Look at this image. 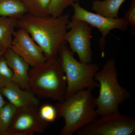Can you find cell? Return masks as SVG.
Masks as SVG:
<instances>
[{
	"label": "cell",
	"mask_w": 135,
	"mask_h": 135,
	"mask_svg": "<svg viewBox=\"0 0 135 135\" xmlns=\"http://www.w3.org/2000/svg\"><path fill=\"white\" fill-rule=\"evenodd\" d=\"M69 15L37 16L26 14L18 18L17 27L26 31L42 49L46 60L57 57L67 32Z\"/></svg>",
	"instance_id": "cell-1"
},
{
	"label": "cell",
	"mask_w": 135,
	"mask_h": 135,
	"mask_svg": "<svg viewBox=\"0 0 135 135\" xmlns=\"http://www.w3.org/2000/svg\"><path fill=\"white\" fill-rule=\"evenodd\" d=\"M92 89L82 90L55 105L57 118L64 120L61 135H72L99 118Z\"/></svg>",
	"instance_id": "cell-2"
},
{
	"label": "cell",
	"mask_w": 135,
	"mask_h": 135,
	"mask_svg": "<svg viewBox=\"0 0 135 135\" xmlns=\"http://www.w3.org/2000/svg\"><path fill=\"white\" fill-rule=\"evenodd\" d=\"M28 73L29 91L36 97L60 102L65 98L66 78L58 58L31 67Z\"/></svg>",
	"instance_id": "cell-3"
},
{
	"label": "cell",
	"mask_w": 135,
	"mask_h": 135,
	"mask_svg": "<svg viewBox=\"0 0 135 135\" xmlns=\"http://www.w3.org/2000/svg\"><path fill=\"white\" fill-rule=\"evenodd\" d=\"M95 80L99 87V95L95 98L98 116L119 112V105L129 98L131 94L119 83L114 59L107 61L97 73Z\"/></svg>",
	"instance_id": "cell-4"
},
{
	"label": "cell",
	"mask_w": 135,
	"mask_h": 135,
	"mask_svg": "<svg viewBox=\"0 0 135 135\" xmlns=\"http://www.w3.org/2000/svg\"><path fill=\"white\" fill-rule=\"evenodd\" d=\"M58 55L66 78L65 98L82 90L93 89L99 87V84L95 80L96 74L99 70L97 64L78 61L74 53L64 44L60 47Z\"/></svg>",
	"instance_id": "cell-5"
},
{
	"label": "cell",
	"mask_w": 135,
	"mask_h": 135,
	"mask_svg": "<svg viewBox=\"0 0 135 135\" xmlns=\"http://www.w3.org/2000/svg\"><path fill=\"white\" fill-rule=\"evenodd\" d=\"M76 132L78 135H133L135 118L121 114L112 113L100 116Z\"/></svg>",
	"instance_id": "cell-6"
},
{
	"label": "cell",
	"mask_w": 135,
	"mask_h": 135,
	"mask_svg": "<svg viewBox=\"0 0 135 135\" xmlns=\"http://www.w3.org/2000/svg\"><path fill=\"white\" fill-rule=\"evenodd\" d=\"M71 6L74 9L71 19L83 20L91 27L98 29L101 33L102 36L99 39V44L102 51V57H104L105 55V38L110 33L111 30L117 29L122 31H126L129 26L124 18H110L103 16L84 9L78 2L73 3Z\"/></svg>",
	"instance_id": "cell-7"
},
{
	"label": "cell",
	"mask_w": 135,
	"mask_h": 135,
	"mask_svg": "<svg viewBox=\"0 0 135 135\" xmlns=\"http://www.w3.org/2000/svg\"><path fill=\"white\" fill-rule=\"evenodd\" d=\"M64 41L67 42L70 49L76 53L82 62H92L91 39L92 27L83 20L71 19L67 26Z\"/></svg>",
	"instance_id": "cell-8"
},
{
	"label": "cell",
	"mask_w": 135,
	"mask_h": 135,
	"mask_svg": "<svg viewBox=\"0 0 135 135\" xmlns=\"http://www.w3.org/2000/svg\"><path fill=\"white\" fill-rule=\"evenodd\" d=\"M38 107L16 109L9 129V135H33L44 133L49 123L44 120Z\"/></svg>",
	"instance_id": "cell-9"
},
{
	"label": "cell",
	"mask_w": 135,
	"mask_h": 135,
	"mask_svg": "<svg viewBox=\"0 0 135 135\" xmlns=\"http://www.w3.org/2000/svg\"><path fill=\"white\" fill-rule=\"evenodd\" d=\"M10 48L31 67L46 60L41 48L24 29L15 31Z\"/></svg>",
	"instance_id": "cell-10"
},
{
	"label": "cell",
	"mask_w": 135,
	"mask_h": 135,
	"mask_svg": "<svg viewBox=\"0 0 135 135\" xmlns=\"http://www.w3.org/2000/svg\"><path fill=\"white\" fill-rule=\"evenodd\" d=\"M3 96L16 109L26 106L38 107L40 100L32 92L22 89L17 83L12 81L1 88Z\"/></svg>",
	"instance_id": "cell-11"
},
{
	"label": "cell",
	"mask_w": 135,
	"mask_h": 135,
	"mask_svg": "<svg viewBox=\"0 0 135 135\" xmlns=\"http://www.w3.org/2000/svg\"><path fill=\"white\" fill-rule=\"evenodd\" d=\"M3 55L13 72L12 81L17 83L22 89L29 90L28 73L30 66L11 48Z\"/></svg>",
	"instance_id": "cell-12"
},
{
	"label": "cell",
	"mask_w": 135,
	"mask_h": 135,
	"mask_svg": "<svg viewBox=\"0 0 135 135\" xmlns=\"http://www.w3.org/2000/svg\"><path fill=\"white\" fill-rule=\"evenodd\" d=\"M17 20L15 18L0 17V55H4L11 47Z\"/></svg>",
	"instance_id": "cell-13"
},
{
	"label": "cell",
	"mask_w": 135,
	"mask_h": 135,
	"mask_svg": "<svg viewBox=\"0 0 135 135\" xmlns=\"http://www.w3.org/2000/svg\"><path fill=\"white\" fill-rule=\"evenodd\" d=\"M126 0H95L92 2V9L103 16L110 18H118L120 8Z\"/></svg>",
	"instance_id": "cell-14"
},
{
	"label": "cell",
	"mask_w": 135,
	"mask_h": 135,
	"mask_svg": "<svg viewBox=\"0 0 135 135\" xmlns=\"http://www.w3.org/2000/svg\"><path fill=\"white\" fill-rule=\"evenodd\" d=\"M26 14L21 0H0V17L18 19Z\"/></svg>",
	"instance_id": "cell-15"
},
{
	"label": "cell",
	"mask_w": 135,
	"mask_h": 135,
	"mask_svg": "<svg viewBox=\"0 0 135 135\" xmlns=\"http://www.w3.org/2000/svg\"><path fill=\"white\" fill-rule=\"evenodd\" d=\"M27 14L37 16H49L48 9L50 0H21Z\"/></svg>",
	"instance_id": "cell-16"
},
{
	"label": "cell",
	"mask_w": 135,
	"mask_h": 135,
	"mask_svg": "<svg viewBox=\"0 0 135 135\" xmlns=\"http://www.w3.org/2000/svg\"><path fill=\"white\" fill-rule=\"evenodd\" d=\"M16 108L9 102H7L0 108V135H9L8 130Z\"/></svg>",
	"instance_id": "cell-17"
},
{
	"label": "cell",
	"mask_w": 135,
	"mask_h": 135,
	"mask_svg": "<svg viewBox=\"0 0 135 135\" xmlns=\"http://www.w3.org/2000/svg\"><path fill=\"white\" fill-rule=\"evenodd\" d=\"M13 72L8 65L5 57L0 55V88L12 81Z\"/></svg>",
	"instance_id": "cell-18"
},
{
	"label": "cell",
	"mask_w": 135,
	"mask_h": 135,
	"mask_svg": "<svg viewBox=\"0 0 135 135\" xmlns=\"http://www.w3.org/2000/svg\"><path fill=\"white\" fill-rule=\"evenodd\" d=\"M75 0H50L48 9L49 15L58 17L63 15L65 8L71 5Z\"/></svg>",
	"instance_id": "cell-19"
},
{
	"label": "cell",
	"mask_w": 135,
	"mask_h": 135,
	"mask_svg": "<svg viewBox=\"0 0 135 135\" xmlns=\"http://www.w3.org/2000/svg\"><path fill=\"white\" fill-rule=\"evenodd\" d=\"M39 110L42 118L49 123L53 122L57 118L55 107L51 105H44Z\"/></svg>",
	"instance_id": "cell-20"
},
{
	"label": "cell",
	"mask_w": 135,
	"mask_h": 135,
	"mask_svg": "<svg viewBox=\"0 0 135 135\" xmlns=\"http://www.w3.org/2000/svg\"><path fill=\"white\" fill-rule=\"evenodd\" d=\"M126 22L132 27L133 36L135 34V0H132L130 7L124 16Z\"/></svg>",
	"instance_id": "cell-21"
},
{
	"label": "cell",
	"mask_w": 135,
	"mask_h": 135,
	"mask_svg": "<svg viewBox=\"0 0 135 135\" xmlns=\"http://www.w3.org/2000/svg\"><path fill=\"white\" fill-rule=\"evenodd\" d=\"M7 102L5 101L3 97L2 94L1 92V88H0V108L3 106Z\"/></svg>",
	"instance_id": "cell-22"
},
{
	"label": "cell",
	"mask_w": 135,
	"mask_h": 135,
	"mask_svg": "<svg viewBox=\"0 0 135 135\" xmlns=\"http://www.w3.org/2000/svg\"><path fill=\"white\" fill-rule=\"evenodd\" d=\"M79 0H75V1H78Z\"/></svg>",
	"instance_id": "cell-23"
}]
</instances>
